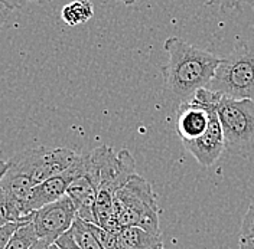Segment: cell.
<instances>
[{
    "label": "cell",
    "instance_id": "603a6c76",
    "mask_svg": "<svg viewBox=\"0 0 254 249\" xmlns=\"http://www.w3.org/2000/svg\"><path fill=\"white\" fill-rule=\"evenodd\" d=\"M7 3H10L12 6H15L16 9L17 7H22L25 6L26 3H32V1H42V0H6Z\"/></svg>",
    "mask_w": 254,
    "mask_h": 249
},
{
    "label": "cell",
    "instance_id": "cb8c5ba5",
    "mask_svg": "<svg viewBox=\"0 0 254 249\" xmlns=\"http://www.w3.org/2000/svg\"><path fill=\"white\" fill-rule=\"evenodd\" d=\"M49 245L47 241H42V239H38L29 249H49Z\"/></svg>",
    "mask_w": 254,
    "mask_h": 249
},
{
    "label": "cell",
    "instance_id": "277c9868",
    "mask_svg": "<svg viewBox=\"0 0 254 249\" xmlns=\"http://www.w3.org/2000/svg\"><path fill=\"white\" fill-rule=\"evenodd\" d=\"M217 114L224 133L225 151L241 158L254 156V100L222 97Z\"/></svg>",
    "mask_w": 254,
    "mask_h": 249
},
{
    "label": "cell",
    "instance_id": "5b68a950",
    "mask_svg": "<svg viewBox=\"0 0 254 249\" xmlns=\"http://www.w3.org/2000/svg\"><path fill=\"white\" fill-rule=\"evenodd\" d=\"M42 153L44 147H38L23 150L9 158V167L0 182V189L6 193L7 199L23 218H28L31 215L28 213L26 206L32 189L35 187L33 174L41 161Z\"/></svg>",
    "mask_w": 254,
    "mask_h": 249
},
{
    "label": "cell",
    "instance_id": "9c48e42d",
    "mask_svg": "<svg viewBox=\"0 0 254 249\" xmlns=\"http://www.w3.org/2000/svg\"><path fill=\"white\" fill-rule=\"evenodd\" d=\"M87 167V156L79 154L78 158L63 173L52 176L42 183L36 185L32 189L29 200H28V213H32L33 210H38L39 207L45 206L48 203L55 202L58 199L64 198L66 195V189L71 185L74 179H77L79 174H82Z\"/></svg>",
    "mask_w": 254,
    "mask_h": 249
},
{
    "label": "cell",
    "instance_id": "8992f818",
    "mask_svg": "<svg viewBox=\"0 0 254 249\" xmlns=\"http://www.w3.org/2000/svg\"><path fill=\"white\" fill-rule=\"evenodd\" d=\"M75 219V206L66 195L32 212V223L38 239L47 241L51 245L71 229Z\"/></svg>",
    "mask_w": 254,
    "mask_h": 249
},
{
    "label": "cell",
    "instance_id": "8fae6325",
    "mask_svg": "<svg viewBox=\"0 0 254 249\" xmlns=\"http://www.w3.org/2000/svg\"><path fill=\"white\" fill-rule=\"evenodd\" d=\"M78 153H75L71 149H65V147H60V149H47L44 147V153L41 157V161L35 170L33 174V183L35 186L42 183L44 180H47L52 176H57L64 170H66L77 158H78Z\"/></svg>",
    "mask_w": 254,
    "mask_h": 249
},
{
    "label": "cell",
    "instance_id": "f1b7e54d",
    "mask_svg": "<svg viewBox=\"0 0 254 249\" xmlns=\"http://www.w3.org/2000/svg\"><path fill=\"white\" fill-rule=\"evenodd\" d=\"M160 249H163V248H160Z\"/></svg>",
    "mask_w": 254,
    "mask_h": 249
},
{
    "label": "cell",
    "instance_id": "d4e9b609",
    "mask_svg": "<svg viewBox=\"0 0 254 249\" xmlns=\"http://www.w3.org/2000/svg\"><path fill=\"white\" fill-rule=\"evenodd\" d=\"M208 4H214L218 6L221 10H227V0H206Z\"/></svg>",
    "mask_w": 254,
    "mask_h": 249
},
{
    "label": "cell",
    "instance_id": "ffe728a7",
    "mask_svg": "<svg viewBox=\"0 0 254 249\" xmlns=\"http://www.w3.org/2000/svg\"><path fill=\"white\" fill-rule=\"evenodd\" d=\"M15 6H12L6 0H0V28L10 19V16L15 13Z\"/></svg>",
    "mask_w": 254,
    "mask_h": 249
},
{
    "label": "cell",
    "instance_id": "4316f807",
    "mask_svg": "<svg viewBox=\"0 0 254 249\" xmlns=\"http://www.w3.org/2000/svg\"><path fill=\"white\" fill-rule=\"evenodd\" d=\"M117 1H120V3H123V4H127V6H131V4L136 3V0H117Z\"/></svg>",
    "mask_w": 254,
    "mask_h": 249
},
{
    "label": "cell",
    "instance_id": "52a82bcc",
    "mask_svg": "<svg viewBox=\"0 0 254 249\" xmlns=\"http://www.w3.org/2000/svg\"><path fill=\"white\" fill-rule=\"evenodd\" d=\"M91 153L100 173L98 189L116 193L136 174L134 158L126 149L120 153H114L111 147L101 146L91 150Z\"/></svg>",
    "mask_w": 254,
    "mask_h": 249
},
{
    "label": "cell",
    "instance_id": "7a4b0ae2",
    "mask_svg": "<svg viewBox=\"0 0 254 249\" xmlns=\"http://www.w3.org/2000/svg\"><path fill=\"white\" fill-rule=\"evenodd\" d=\"M114 219L120 228L139 226L147 232L160 235L156 195L139 174L114 193Z\"/></svg>",
    "mask_w": 254,
    "mask_h": 249
},
{
    "label": "cell",
    "instance_id": "5bb4252c",
    "mask_svg": "<svg viewBox=\"0 0 254 249\" xmlns=\"http://www.w3.org/2000/svg\"><path fill=\"white\" fill-rule=\"evenodd\" d=\"M69 231H71L75 242L78 244L81 249H107L98 241V238L93 234V231L88 226V222L82 220L78 216L74 220Z\"/></svg>",
    "mask_w": 254,
    "mask_h": 249
},
{
    "label": "cell",
    "instance_id": "7c38bea8",
    "mask_svg": "<svg viewBox=\"0 0 254 249\" xmlns=\"http://www.w3.org/2000/svg\"><path fill=\"white\" fill-rule=\"evenodd\" d=\"M162 236L139 226H126L116 232V249H160Z\"/></svg>",
    "mask_w": 254,
    "mask_h": 249
},
{
    "label": "cell",
    "instance_id": "9a60e30c",
    "mask_svg": "<svg viewBox=\"0 0 254 249\" xmlns=\"http://www.w3.org/2000/svg\"><path fill=\"white\" fill-rule=\"evenodd\" d=\"M38 241V236L35 232L33 223H32V216L29 220H25L10 238L4 249H29Z\"/></svg>",
    "mask_w": 254,
    "mask_h": 249
},
{
    "label": "cell",
    "instance_id": "d6986e66",
    "mask_svg": "<svg viewBox=\"0 0 254 249\" xmlns=\"http://www.w3.org/2000/svg\"><path fill=\"white\" fill-rule=\"evenodd\" d=\"M55 244L61 249H81L78 244L75 242V239H74V236L71 234V231H68L63 236H60Z\"/></svg>",
    "mask_w": 254,
    "mask_h": 249
},
{
    "label": "cell",
    "instance_id": "ba28073f",
    "mask_svg": "<svg viewBox=\"0 0 254 249\" xmlns=\"http://www.w3.org/2000/svg\"><path fill=\"white\" fill-rule=\"evenodd\" d=\"M85 171L71 182V185L66 189V196L74 203L78 218L94 223V204L100 186V173L93 153H85Z\"/></svg>",
    "mask_w": 254,
    "mask_h": 249
},
{
    "label": "cell",
    "instance_id": "ac0fdd59",
    "mask_svg": "<svg viewBox=\"0 0 254 249\" xmlns=\"http://www.w3.org/2000/svg\"><path fill=\"white\" fill-rule=\"evenodd\" d=\"M29 220V219H28ZM25 220H20V222H9L6 225H3L0 228V249L6 248L7 242L10 241V238L13 236V234L16 232V229L23 223Z\"/></svg>",
    "mask_w": 254,
    "mask_h": 249
},
{
    "label": "cell",
    "instance_id": "6da1fadb",
    "mask_svg": "<svg viewBox=\"0 0 254 249\" xmlns=\"http://www.w3.org/2000/svg\"><path fill=\"white\" fill-rule=\"evenodd\" d=\"M165 50L168 63L162 66L163 93L168 102L178 108L190 101L201 88L209 87L221 58L176 36L165 41Z\"/></svg>",
    "mask_w": 254,
    "mask_h": 249
},
{
    "label": "cell",
    "instance_id": "44dd1931",
    "mask_svg": "<svg viewBox=\"0 0 254 249\" xmlns=\"http://www.w3.org/2000/svg\"><path fill=\"white\" fill-rule=\"evenodd\" d=\"M243 6L254 7V0H227V10L228 9H241Z\"/></svg>",
    "mask_w": 254,
    "mask_h": 249
},
{
    "label": "cell",
    "instance_id": "4fadbf2b",
    "mask_svg": "<svg viewBox=\"0 0 254 249\" xmlns=\"http://www.w3.org/2000/svg\"><path fill=\"white\" fill-rule=\"evenodd\" d=\"M94 16V6L90 0H74L65 4L61 17L68 26H78L87 23Z\"/></svg>",
    "mask_w": 254,
    "mask_h": 249
},
{
    "label": "cell",
    "instance_id": "e0dca14e",
    "mask_svg": "<svg viewBox=\"0 0 254 249\" xmlns=\"http://www.w3.org/2000/svg\"><path fill=\"white\" fill-rule=\"evenodd\" d=\"M240 239H254V200L250 203L241 222Z\"/></svg>",
    "mask_w": 254,
    "mask_h": 249
},
{
    "label": "cell",
    "instance_id": "83f0119b",
    "mask_svg": "<svg viewBox=\"0 0 254 249\" xmlns=\"http://www.w3.org/2000/svg\"><path fill=\"white\" fill-rule=\"evenodd\" d=\"M49 249H61L57 244H52V245H49Z\"/></svg>",
    "mask_w": 254,
    "mask_h": 249
},
{
    "label": "cell",
    "instance_id": "7402d4cb",
    "mask_svg": "<svg viewBox=\"0 0 254 249\" xmlns=\"http://www.w3.org/2000/svg\"><path fill=\"white\" fill-rule=\"evenodd\" d=\"M238 249H254V239H240Z\"/></svg>",
    "mask_w": 254,
    "mask_h": 249
},
{
    "label": "cell",
    "instance_id": "30bf717a",
    "mask_svg": "<svg viewBox=\"0 0 254 249\" xmlns=\"http://www.w3.org/2000/svg\"><path fill=\"white\" fill-rule=\"evenodd\" d=\"M182 144L185 150L195 157V160L204 167L212 166L221 157L225 151V141L221 123L217 114V107L211 111V120L205 133L193 140L182 141Z\"/></svg>",
    "mask_w": 254,
    "mask_h": 249
},
{
    "label": "cell",
    "instance_id": "3957f363",
    "mask_svg": "<svg viewBox=\"0 0 254 249\" xmlns=\"http://www.w3.org/2000/svg\"><path fill=\"white\" fill-rule=\"evenodd\" d=\"M209 90L236 100H254V38L241 41L221 58Z\"/></svg>",
    "mask_w": 254,
    "mask_h": 249
},
{
    "label": "cell",
    "instance_id": "484cf974",
    "mask_svg": "<svg viewBox=\"0 0 254 249\" xmlns=\"http://www.w3.org/2000/svg\"><path fill=\"white\" fill-rule=\"evenodd\" d=\"M7 167H9V161L7 160H0V182H1L4 173L7 170Z\"/></svg>",
    "mask_w": 254,
    "mask_h": 249
},
{
    "label": "cell",
    "instance_id": "2e32d148",
    "mask_svg": "<svg viewBox=\"0 0 254 249\" xmlns=\"http://www.w3.org/2000/svg\"><path fill=\"white\" fill-rule=\"evenodd\" d=\"M32 213L28 218H23L20 212L7 199L6 193L0 189V228L9 222H20V220H28L31 219Z\"/></svg>",
    "mask_w": 254,
    "mask_h": 249
}]
</instances>
